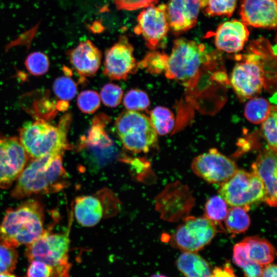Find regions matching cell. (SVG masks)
<instances>
[{"label": "cell", "mask_w": 277, "mask_h": 277, "mask_svg": "<svg viewBox=\"0 0 277 277\" xmlns=\"http://www.w3.org/2000/svg\"><path fill=\"white\" fill-rule=\"evenodd\" d=\"M168 56L164 52L152 51L147 53L138 63V67L150 74L157 75L164 72Z\"/></svg>", "instance_id": "484cf974"}, {"label": "cell", "mask_w": 277, "mask_h": 277, "mask_svg": "<svg viewBox=\"0 0 277 277\" xmlns=\"http://www.w3.org/2000/svg\"><path fill=\"white\" fill-rule=\"evenodd\" d=\"M263 266L251 261L242 268L245 277H261Z\"/></svg>", "instance_id": "ab89813d"}, {"label": "cell", "mask_w": 277, "mask_h": 277, "mask_svg": "<svg viewBox=\"0 0 277 277\" xmlns=\"http://www.w3.org/2000/svg\"><path fill=\"white\" fill-rule=\"evenodd\" d=\"M53 90L55 94L61 100L68 101L75 97L77 86L69 76H62L55 80Z\"/></svg>", "instance_id": "1f68e13d"}, {"label": "cell", "mask_w": 277, "mask_h": 277, "mask_svg": "<svg viewBox=\"0 0 277 277\" xmlns=\"http://www.w3.org/2000/svg\"><path fill=\"white\" fill-rule=\"evenodd\" d=\"M274 56L272 47L263 38L252 42L245 54L236 56L240 62L233 69L230 83L240 98H250L261 91L265 84V61Z\"/></svg>", "instance_id": "7a4b0ae2"}, {"label": "cell", "mask_w": 277, "mask_h": 277, "mask_svg": "<svg viewBox=\"0 0 277 277\" xmlns=\"http://www.w3.org/2000/svg\"><path fill=\"white\" fill-rule=\"evenodd\" d=\"M18 253L15 248L0 242V273L12 272L16 267Z\"/></svg>", "instance_id": "e575fe53"}, {"label": "cell", "mask_w": 277, "mask_h": 277, "mask_svg": "<svg viewBox=\"0 0 277 277\" xmlns=\"http://www.w3.org/2000/svg\"><path fill=\"white\" fill-rule=\"evenodd\" d=\"M16 181L11 193L15 199L61 191L68 185L62 155H47L31 159Z\"/></svg>", "instance_id": "6da1fadb"}, {"label": "cell", "mask_w": 277, "mask_h": 277, "mask_svg": "<svg viewBox=\"0 0 277 277\" xmlns=\"http://www.w3.org/2000/svg\"><path fill=\"white\" fill-rule=\"evenodd\" d=\"M215 223L206 216H186L171 239L172 245L183 251L194 252L203 249L216 235Z\"/></svg>", "instance_id": "9c48e42d"}, {"label": "cell", "mask_w": 277, "mask_h": 277, "mask_svg": "<svg viewBox=\"0 0 277 277\" xmlns=\"http://www.w3.org/2000/svg\"><path fill=\"white\" fill-rule=\"evenodd\" d=\"M109 117L105 114H98L92 120L91 127L87 136L82 140L83 145L95 147H106L111 144L105 130V127L109 122Z\"/></svg>", "instance_id": "7402d4cb"}, {"label": "cell", "mask_w": 277, "mask_h": 277, "mask_svg": "<svg viewBox=\"0 0 277 277\" xmlns=\"http://www.w3.org/2000/svg\"><path fill=\"white\" fill-rule=\"evenodd\" d=\"M159 0H113L117 9L135 10L157 4Z\"/></svg>", "instance_id": "8d00e7d4"}, {"label": "cell", "mask_w": 277, "mask_h": 277, "mask_svg": "<svg viewBox=\"0 0 277 277\" xmlns=\"http://www.w3.org/2000/svg\"><path fill=\"white\" fill-rule=\"evenodd\" d=\"M191 168L194 173L207 182L220 184L238 170L233 161L215 148L195 157Z\"/></svg>", "instance_id": "4fadbf2b"}, {"label": "cell", "mask_w": 277, "mask_h": 277, "mask_svg": "<svg viewBox=\"0 0 277 277\" xmlns=\"http://www.w3.org/2000/svg\"><path fill=\"white\" fill-rule=\"evenodd\" d=\"M204 1H205V0H201L202 8L203 4Z\"/></svg>", "instance_id": "bcb514c9"}, {"label": "cell", "mask_w": 277, "mask_h": 277, "mask_svg": "<svg viewBox=\"0 0 277 277\" xmlns=\"http://www.w3.org/2000/svg\"><path fill=\"white\" fill-rule=\"evenodd\" d=\"M211 60V55L204 44L184 38H177L174 41L164 73L167 78L189 87L201 68Z\"/></svg>", "instance_id": "5b68a950"}, {"label": "cell", "mask_w": 277, "mask_h": 277, "mask_svg": "<svg viewBox=\"0 0 277 277\" xmlns=\"http://www.w3.org/2000/svg\"><path fill=\"white\" fill-rule=\"evenodd\" d=\"M0 277H17L15 274L11 272H6L0 273Z\"/></svg>", "instance_id": "ee69618b"}, {"label": "cell", "mask_w": 277, "mask_h": 277, "mask_svg": "<svg viewBox=\"0 0 277 277\" xmlns=\"http://www.w3.org/2000/svg\"><path fill=\"white\" fill-rule=\"evenodd\" d=\"M232 259L233 262L241 268L252 261L249 258L248 245L246 242L243 240L234 246Z\"/></svg>", "instance_id": "d590c367"}, {"label": "cell", "mask_w": 277, "mask_h": 277, "mask_svg": "<svg viewBox=\"0 0 277 277\" xmlns=\"http://www.w3.org/2000/svg\"><path fill=\"white\" fill-rule=\"evenodd\" d=\"M248 209L239 206H232L228 210L225 219L227 231L233 234L245 232L250 225V219L247 213Z\"/></svg>", "instance_id": "603a6c76"}, {"label": "cell", "mask_w": 277, "mask_h": 277, "mask_svg": "<svg viewBox=\"0 0 277 277\" xmlns=\"http://www.w3.org/2000/svg\"><path fill=\"white\" fill-rule=\"evenodd\" d=\"M276 8V0H241V22L254 27L275 29Z\"/></svg>", "instance_id": "5bb4252c"}, {"label": "cell", "mask_w": 277, "mask_h": 277, "mask_svg": "<svg viewBox=\"0 0 277 277\" xmlns=\"http://www.w3.org/2000/svg\"><path fill=\"white\" fill-rule=\"evenodd\" d=\"M134 33L142 35L146 46L156 50L162 46L169 30L166 5L156 4L145 8L138 14Z\"/></svg>", "instance_id": "30bf717a"}, {"label": "cell", "mask_w": 277, "mask_h": 277, "mask_svg": "<svg viewBox=\"0 0 277 277\" xmlns=\"http://www.w3.org/2000/svg\"><path fill=\"white\" fill-rule=\"evenodd\" d=\"M219 193L227 204L247 209L251 205L264 201L265 197L263 184L258 175L252 171L239 169L221 184Z\"/></svg>", "instance_id": "ba28073f"}, {"label": "cell", "mask_w": 277, "mask_h": 277, "mask_svg": "<svg viewBox=\"0 0 277 277\" xmlns=\"http://www.w3.org/2000/svg\"><path fill=\"white\" fill-rule=\"evenodd\" d=\"M67 54L71 65L82 77L93 76L101 64V51L89 40L80 43Z\"/></svg>", "instance_id": "ac0fdd59"}, {"label": "cell", "mask_w": 277, "mask_h": 277, "mask_svg": "<svg viewBox=\"0 0 277 277\" xmlns=\"http://www.w3.org/2000/svg\"><path fill=\"white\" fill-rule=\"evenodd\" d=\"M69 232L53 233L45 230L36 240L27 246L25 254L29 260L43 262L51 268L50 277H70Z\"/></svg>", "instance_id": "8992f818"}, {"label": "cell", "mask_w": 277, "mask_h": 277, "mask_svg": "<svg viewBox=\"0 0 277 277\" xmlns=\"http://www.w3.org/2000/svg\"><path fill=\"white\" fill-rule=\"evenodd\" d=\"M44 222L43 205L36 200L29 199L6 210L0 224V242L13 248L27 246L43 234Z\"/></svg>", "instance_id": "3957f363"}, {"label": "cell", "mask_w": 277, "mask_h": 277, "mask_svg": "<svg viewBox=\"0 0 277 277\" xmlns=\"http://www.w3.org/2000/svg\"><path fill=\"white\" fill-rule=\"evenodd\" d=\"M176 266L185 277H210L212 272L207 261L194 252L183 251Z\"/></svg>", "instance_id": "ffe728a7"}, {"label": "cell", "mask_w": 277, "mask_h": 277, "mask_svg": "<svg viewBox=\"0 0 277 277\" xmlns=\"http://www.w3.org/2000/svg\"><path fill=\"white\" fill-rule=\"evenodd\" d=\"M150 101L147 93L138 89H132L125 94L123 104L126 108L131 111H142L147 109Z\"/></svg>", "instance_id": "f546056e"}, {"label": "cell", "mask_w": 277, "mask_h": 277, "mask_svg": "<svg viewBox=\"0 0 277 277\" xmlns=\"http://www.w3.org/2000/svg\"><path fill=\"white\" fill-rule=\"evenodd\" d=\"M201 0H169L166 14L169 28L180 34L193 28L197 24Z\"/></svg>", "instance_id": "9a60e30c"}, {"label": "cell", "mask_w": 277, "mask_h": 277, "mask_svg": "<svg viewBox=\"0 0 277 277\" xmlns=\"http://www.w3.org/2000/svg\"><path fill=\"white\" fill-rule=\"evenodd\" d=\"M133 51L127 36H120L118 41L105 52L104 75L111 80H126L130 74L135 73L138 67Z\"/></svg>", "instance_id": "7c38bea8"}, {"label": "cell", "mask_w": 277, "mask_h": 277, "mask_svg": "<svg viewBox=\"0 0 277 277\" xmlns=\"http://www.w3.org/2000/svg\"><path fill=\"white\" fill-rule=\"evenodd\" d=\"M123 95L122 88L117 85L108 83L101 89L100 96L103 104L109 107H117L121 102Z\"/></svg>", "instance_id": "836d02e7"}, {"label": "cell", "mask_w": 277, "mask_h": 277, "mask_svg": "<svg viewBox=\"0 0 277 277\" xmlns=\"http://www.w3.org/2000/svg\"><path fill=\"white\" fill-rule=\"evenodd\" d=\"M90 29L93 33H100L104 30V27L100 21H95L90 27Z\"/></svg>", "instance_id": "b9f144b4"}, {"label": "cell", "mask_w": 277, "mask_h": 277, "mask_svg": "<svg viewBox=\"0 0 277 277\" xmlns=\"http://www.w3.org/2000/svg\"><path fill=\"white\" fill-rule=\"evenodd\" d=\"M29 158L19 138L0 135V188L12 185Z\"/></svg>", "instance_id": "8fae6325"}, {"label": "cell", "mask_w": 277, "mask_h": 277, "mask_svg": "<svg viewBox=\"0 0 277 277\" xmlns=\"http://www.w3.org/2000/svg\"><path fill=\"white\" fill-rule=\"evenodd\" d=\"M271 106L269 102L263 97H251L245 104L244 116L251 123H262L268 116Z\"/></svg>", "instance_id": "cb8c5ba5"}, {"label": "cell", "mask_w": 277, "mask_h": 277, "mask_svg": "<svg viewBox=\"0 0 277 277\" xmlns=\"http://www.w3.org/2000/svg\"><path fill=\"white\" fill-rule=\"evenodd\" d=\"M228 212L227 203L220 195H216L211 196L206 202L204 216L219 224L225 220Z\"/></svg>", "instance_id": "4316f807"}, {"label": "cell", "mask_w": 277, "mask_h": 277, "mask_svg": "<svg viewBox=\"0 0 277 277\" xmlns=\"http://www.w3.org/2000/svg\"><path fill=\"white\" fill-rule=\"evenodd\" d=\"M276 118L277 111L275 106H271L267 117L262 123V131L268 148L276 151Z\"/></svg>", "instance_id": "f1b7e54d"}, {"label": "cell", "mask_w": 277, "mask_h": 277, "mask_svg": "<svg viewBox=\"0 0 277 277\" xmlns=\"http://www.w3.org/2000/svg\"><path fill=\"white\" fill-rule=\"evenodd\" d=\"M27 70L32 75L39 76L48 70L50 62L46 54L40 51H35L29 54L25 61Z\"/></svg>", "instance_id": "4dcf8cb0"}, {"label": "cell", "mask_w": 277, "mask_h": 277, "mask_svg": "<svg viewBox=\"0 0 277 277\" xmlns=\"http://www.w3.org/2000/svg\"><path fill=\"white\" fill-rule=\"evenodd\" d=\"M71 121L72 115L67 113L57 126L41 119L25 123L19 129L18 138L29 157L63 155L70 148L67 135Z\"/></svg>", "instance_id": "277c9868"}, {"label": "cell", "mask_w": 277, "mask_h": 277, "mask_svg": "<svg viewBox=\"0 0 277 277\" xmlns=\"http://www.w3.org/2000/svg\"><path fill=\"white\" fill-rule=\"evenodd\" d=\"M115 129L124 147L133 153L147 152L157 143V134L149 118L137 111L121 113L116 120Z\"/></svg>", "instance_id": "52a82bcc"}, {"label": "cell", "mask_w": 277, "mask_h": 277, "mask_svg": "<svg viewBox=\"0 0 277 277\" xmlns=\"http://www.w3.org/2000/svg\"><path fill=\"white\" fill-rule=\"evenodd\" d=\"M276 151L264 149L252 164V171L261 180L265 190V201L269 206L276 205Z\"/></svg>", "instance_id": "2e32d148"}, {"label": "cell", "mask_w": 277, "mask_h": 277, "mask_svg": "<svg viewBox=\"0 0 277 277\" xmlns=\"http://www.w3.org/2000/svg\"><path fill=\"white\" fill-rule=\"evenodd\" d=\"M249 35L246 25L236 19L221 24L214 33L216 48L229 53L242 50Z\"/></svg>", "instance_id": "e0dca14e"}, {"label": "cell", "mask_w": 277, "mask_h": 277, "mask_svg": "<svg viewBox=\"0 0 277 277\" xmlns=\"http://www.w3.org/2000/svg\"><path fill=\"white\" fill-rule=\"evenodd\" d=\"M100 104V97L98 94L93 90L83 91L77 97V106L84 113H94L99 108Z\"/></svg>", "instance_id": "d6a6232c"}, {"label": "cell", "mask_w": 277, "mask_h": 277, "mask_svg": "<svg viewBox=\"0 0 277 277\" xmlns=\"http://www.w3.org/2000/svg\"><path fill=\"white\" fill-rule=\"evenodd\" d=\"M29 262L27 271V277H50L51 268L47 264L37 260Z\"/></svg>", "instance_id": "74e56055"}, {"label": "cell", "mask_w": 277, "mask_h": 277, "mask_svg": "<svg viewBox=\"0 0 277 277\" xmlns=\"http://www.w3.org/2000/svg\"><path fill=\"white\" fill-rule=\"evenodd\" d=\"M150 277H168L163 274H161L159 273H155L151 275Z\"/></svg>", "instance_id": "f6af8a7d"}, {"label": "cell", "mask_w": 277, "mask_h": 277, "mask_svg": "<svg viewBox=\"0 0 277 277\" xmlns=\"http://www.w3.org/2000/svg\"><path fill=\"white\" fill-rule=\"evenodd\" d=\"M237 0H205L202 8L209 16L230 17L236 6Z\"/></svg>", "instance_id": "83f0119b"}, {"label": "cell", "mask_w": 277, "mask_h": 277, "mask_svg": "<svg viewBox=\"0 0 277 277\" xmlns=\"http://www.w3.org/2000/svg\"><path fill=\"white\" fill-rule=\"evenodd\" d=\"M150 121L157 134H168L173 129L175 119L171 110L163 106H156L150 113Z\"/></svg>", "instance_id": "d4e9b609"}, {"label": "cell", "mask_w": 277, "mask_h": 277, "mask_svg": "<svg viewBox=\"0 0 277 277\" xmlns=\"http://www.w3.org/2000/svg\"><path fill=\"white\" fill-rule=\"evenodd\" d=\"M244 241L248 245L249 259L262 266L271 263L274 260L275 250L267 240L258 236L245 238Z\"/></svg>", "instance_id": "44dd1931"}, {"label": "cell", "mask_w": 277, "mask_h": 277, "mask_svg": "<svg viewBox=\"0 0 277 277\" xmlns=\"http://www.w3.org/2000/svg\"><path fill=\"white\" fill-rule=\"evenodd\" d=\"M74 214L77 222L84 227L96 225L104 214L102 202L96 196L86 195L76 198Z\"/></svg>", "instance_id": "d6986e66"}, {"label": "cell", "mask_w": 277, "mask_h": 277, "mask_svg": "<svg viewBox=\"0 0 277 277\" xmlns=\"http://www.w3.org/2000/svg\"><path fill=\"white\" fill-rule=\"evenodd\" d=\"M210 277H238L229 263L223 266L216 267L212 270Z\"/></svg>", "instance_id": "f35d334b"}, {"label": "cell", "mask_w": 277, "mask_h": 277, "mask_svg": "<svg viewBox=\"0 0 277 277\" xmlns=\"http://www.w3.org/2000/svg\"><path fill=\"white\" fill-rule=\"evenodd\" d=\"M68 106V102L66 101L60 100L56 103V108L58 111H66Z\"/></svg>", "instance_id": "7bdbcfd3"}, {"label": "cell", "mask_w": 277, "mask_h": 277, "mask_svg": "<svg viewBox=\"0 0 277 277\" xmlns=\"http://www.w3.org/2000/svg\"><path fill=\"white\" fill-rule=\"evenodd\" d=\"M263 268L261 277H276V266L273 264L265 265Z\"/></svg>", "instance_id": "60d3db41"}]
</instances>
